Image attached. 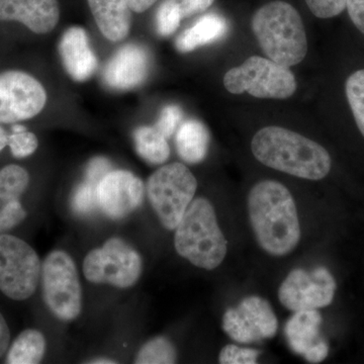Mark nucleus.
I'll return each instance as SVG.
<instances>
[{"label":"nucleus","instance_id":"obj_1","mask_svg":"<svg viewBox=\"0 0 364 364\" xmlns=\"http://www.w3.org/2000/svg\"><path fill=\"white\" fill-rule=\"evenodd\" d=\"M251 226L260 247L273 256H286L298 246L301 226L289 189L274 181H262L248 196Z\"/></svg>","mask_w":364,"mask_h":364},{"label":"nucleus","instance_id":"obj_2","mask_svg":"<svg viewBox=\"0 0 364 364\" xmlns=\"http://www.w3.org/2000/svg\"><path fill=\"white\" fill-rule=\"evenodd\" d=\"M251 150L265 166L299 178L320 181L331 170V157L324 147L280 127H265L258 131Z\"/></svg>","mask_w":364,"mask_h":364},{"label":"nucleus","instance_id":"obj_3","mask_svg":"<svg viewBox=\"0 0 364 364\" xmlns=\"http://www.w3.org/2000/svg\"><path fill=\"white\" fill-rule=\"evenodd\" d=\"M254 35L263 53L280 65L301 63L308 53L305 26L294 6L284 1H272L254 14Z\"/></svg>","mask_w":364,"mask_h":364},{"label":"nucleus","instance_id":"obj_4","mask_svg":"<svg viewBox=\"0 0 364 364\" xmlns=\"http://www.w3.org/2000/svg\"><path fill=\"white\" fill-rule=\"evenodd\" d=\"M174 245L181 257L203 269H215L225 259L228 242L207 198H196L188 205L177 225Z\"/></svg>","mask_w":364,"mask_h":364},{"label":"nucleus","instance_id":"obj_5","mask_svg":"<svg viewBox=\"0 0 364 364\" xmlns=\"http://www.w3.org/2000/svg\"><path fill=\"white\" fill-rule=\"evenodd\" d=\"M196 188L195 176L181 163L164 165L149 177L148 198L165 229H176L195 198Z\"/></svg>","mask_w":364,"mask_h":364},{"label":"nucleus","instance_id":"obj_6","mask_svg":"<svg viewBox=\"0 0 364 364\" xmlns=\"http://www.w3.org/2000/svg\"><path fill=\"white\" fill-rule=\"evenodd\" d=\"M224 86L232 95L248 92L254 97L284 100L296 92V80L289 67L252 56L227 72Z\"/></svg>","mask_w":364,"mask_h":364},{"label":"nucleus","instance_id":"obj_7","mask_svg":"<svg viewBox=\"0 0 364 364\" xmlns=\"http://www.w3.org/2000/svg\"><path fill=\"white\" fill-rule=\"evenodd\" d=\"M43 296L55 317L65 322L75 320L82 309V293L77 268L64 251H53L42 267Z\"/></svg>","mask_w":364,"mask_h":364},{"label":"nucleus","instance_id":"obj_8","mask_svg":"<svg viewBox=\"0 0 364 364\" xmlns=\"http://www.w3.org/2000/svg\"><path fill=\"white\" fill-rule=\"evenodd\" d=\"M140 254L119 238H111L93 249L83 262L85 279L92 284H109L117 289L135 286L142 273Z\"/></svg>","mask_w":364,"mask_h":364},{"label":"nucleus","instance_id":"obj_9","mask_svg":"<svg viewBox=\"0 0 364 364\" xmlns=\"http://www.w3.org/2000/svg\"><path fill=\"white\" fill-rule=\"evenodd\" d=\"M39 256L26 242L0 234V291L14 301H25L39 284Z\"/></svg>","mask_w":364,"mask_h":364},{"label":"nucleus","instance_id":"obj_10","mask_svg":"<svg viewBox=\"0 0 364 364\" xmlns=\"http://www.w3.org/2000/svg\"><path fill=\"white\" fill-rule=\"evenodd\" d=\"M336 282L329 270L318 267L312 272L291 270L279 289L280 303L291 312L318 310L334 299Z\"/></svg>","mask_w":364,"mask_h":364},{"label":"nucleus","instance_id":"obj_11","mask_svg":"<svg viewBox=\"0 0 364 364\" xmlns=\"http://www.w3.org/2000/svg\"><path fill=\"white\" fill-rule=\"evenodd\" d=\"M47 102L43 85L30 74H0V124L18 123L39 114Z\"/></svg>","mask_w":364,"mask_h":364},{"label":"nucleus","instance_id":"obj_12","mask_svg":"<svg viewBox=\"0 0 364 364\" xmlns=\"http://www.w3.org/2000/svg\"><path fill=\"white\" fill-rule=\"evenodd\" d=\"M279 327L277 316L267 299L247 296L236 308L227 309L223 329L235 342L255 343L275 336Z\"/></svg>","mask_w":364,"mask_h":364},{"label":"nucleus","instance_id":"obj_13","mask_svg":"<svg viewBox=\"0 0 364 364\" xmlns=\"http://www.w3.org/2000/svg\"><path fill=\"white\" fill-rule=\"evenodd\" d=\"M144 198L142 181L126 170H114L97 186L98 205L112 219H122L140 207Z\"/></svg>","mask_w":364,"mask_h":364},{"label":"nucleus","instance_id":"obj_14","mask_svg":"<svg viewBox=\"0 0 364 364\" xmlns=\"http://www.w3.org/2000/svg\"><path fill=\"white\" fill-rule=\"evenodd\" d=\"M322 316L317 310L298 311L289 318L284 335L289 348L308 363H322L329 353V346L320 336Z\"/></svg>","mask_w":364,"mask_h":364},{"label":"nucleus","instance_id":"obj_15","mask_svg":"<svg viewBox=\"0 0 364 364\" xmlns=\"http://www.w3.org/2000/svg\"><path fill=\"white\" fill-rule=\"evenodd\" d=\"M150 65V55L145 48L136 44L124 46L105 66V85L117 90H133L148 77Z\"/></svg>","mask_w":364,"mask_h":364},{"label":"nucleus","instance_id":"obj_16","mask_svg":"<svg viewBox=\"0 0 364 364\" xmlns=\"http://www.w3.org/2000/svg\"><path fill=\"white\" fill-rule=\"evenodd\" d=\"M59 18L57 0H0V21H18L36 33L52 32Z\"/></svg>","mask_w":364,"mask_h":364},{"label":"nucleus","instance_id":"obj_17","mask_svg":"<svg viewBox=\"0 0 364 364\" xmlns=\"http://www.w3.org/2000/svg\"><path fill=\"white\" fill-rule=\"evenodd\" d=\"M30 177L23 167L9 165L0 170V234L18 226L26 212L20 203Z\"/></svg>","mask_w":364,"mask_h":364},{"label":"nucleus","instance_id":"obj_18","mask_svg":"<svg viewBox=\"0 0 364 364\" xmlns=\"http://www.w3.org/2000/svg\"><path fill=\"white\" fill-rule=\"evenodd\" d=\"M59 53L64 68L73 80L82 82L97 70V56L91 49L87 33L79 26H72L63 33Z\"/></svg>","mask_w":364,"mask_h":364},{"label":"nucleus","instance_id":"obj_19","mask_svg":"<svg viewBox=\"0 0 364 364\" xmlns=\"http://www.w3.org/2000/svg\"><path fill=\"white\" fill-rule=\"evenodd\" d=\"M95 23L112 42H121L131 30L132 9L127 0H87Z\"/></svg>","mask_w":364,"mask_h":364},{"label":"nucleus","instance_id":"obj_20","mask_svg":"<svg viewBox=\"0 0 364 364\" xmlns=\"http://www.w3.org/2000/svg\"><path fill=\"white\" fill-rule=\"evenodd\" d=\"M229 25L224 16L208 14L196 21L176 39V47L181 53H188L220 41L227 35Z\"/></svg>","mask_w":364,"mask_h":364},{"label":"nucleus","instance_id":"obj_21","mask_svg":"<svg viewBox=\"0 0 364 364\" xmlns=\"http://www.w3.org/2000/svg\"><path fill=\"white\" fill-rule=\"evenodd\" d=\"M210 139L207 127L202 122L188 119L177 130V153L183 161L189 164H198L207 156Z\"/></svg>","mask_w":364,"mask_h":364},{"label":"nucleus","instance_id":"obj_22","mask_svg":"<svg viewBox=\"0 0 364 364\" xmlns=\"http://www.w3.org/2000/svg\"><path fill=\"white\" fill-rule=\"evenodd\" d=\"M46 340L44 335L37 330L28 329L14 340L7 354L6 363L36 364L44 358Z\"/></svg>","mask_w":364,"mask_h":364},{"label":"nucleus","instance_id":"obj_23","mask_svg":"<svg viewBox=\"0 0 364 364\" xmlns=\"http://www.w3.org/2000/svg\"><path fill=\"white\" fill-rule=\"evenodd\" d=\"M136 152L150 164L166 162L170 149L166 138L155 127H140L134 133Z\"/></svg>","mask_w":364,"mask_h":364},{"label":"nucleus","instance_id":"obj_24","mask_svg":"<svg viewBox=\"0 0 364 364\" xmlns=\"http://www.w3.org/2000/svg\"><path fill=\"white\" fill-rule=\"evenodd\" d=\"M176 350L171 342L165 337H156L140 349L135 363L170 364L176 363Z\"/></svg>","mask_w":364,"mask_h":364},{"label":"nucleus","instance_id":"obj_25","mask_svg":"<svg viewBox=\"0 0 364 364\" xmlns=\"http://www.w3.org/2000/svg\"><path fill=\"white\" fill-rule=\"evenodd\" d=\"M345 90L356 124L364 136V69L349 76Z\"/></svg>","mask_w":364,"mask_h":364},{"label":"nucleus","instance_id":"obj_26","mask_svg":"<svg viewBox=\"0 0 364 364\" xmlns=\"http://www.w3.org/2000/svg\"><path fill=\"white\" fill-rule=\"evenodd\" d=\"M72 208L79 215H90L100 207L97 200V186L85 181L74 191L71 200Z\"/></svg>","mask_w":364,"mask_h":364},{"label":"nucleus","instance_id":"obj_27","mask_svg":"<svg viewBox=\"0 0 364 364\" xmlns=\"http://www.w3.org/2000/svg\"><path fill=\"white\" fill-rule=\"evenodd\" d=\"M182 18L176 7L170 0H165L158 7L156 13V30L161 37H169L176 33Z\"/></svg>","mask_w":364,"mask_h":364},{"label":"nucleus","instance_id":"obj_28","mask_svg":"<svg viewBox=\"0 0 364 364\" xmlns=\"http://www.w3.org/2000/svg\"><path fill=\"white\" fill-rule=\"evenodd\" d=\"M38 145L39 142L35 134L26 130L14 132L13 135L9 136L11 153L18 159L31 156L37 150Z\"/></svg>","mask_w":364,"mask_h":364},{"label":"nucleus","instance_id":"obj_29","mask_svg":"<svg viewBox=\"0 0 364 364\" xmlns=\"http://www.w3.org/2000/svg\"><path fill=\"white\" fill-rule=\"evenodd\" d=\"M259 355L260 351L256 349L230 344L220 352L219 361L222 364H255Z\"/></svg>","mask_w":364,"mask_h":364},{"label":"nucleus","instance_id":"obj_30","mask_svg":"<svg viewBox=\"0 0 364 364\" xmlns=\"http://www.w3.org/2000/svg\"><path fill=\"white\" fill-rule=\"evenodd\" d=\"M183 112L181 107L177 105H170L165 107L160 112L159 119H158L155 128L162 134L165 138H170L173 135L174 132L178 128L181 124Z\"/></svg>","mask_w":364,"mask_h":364},{"label":"nucleus","instance_id":"obj_31","mask_svg":"<svg viewBox=\"0 0 364 364\" xmlns=\"http://www.w3.org/2000/svg\"><path fill=\"white\" fill-rule=\"evenodd\" d=\"M306 4L314 16L320 18H330L343 13L347 0H306Z\"/></svg>","mask_w":364,"mask_h":364},{"label":"nucleus","instance_id":"obj_32","mask_svg":"<svg viewBox=\"0 0 364 364\" xmlns=\"http://www.w3.org/2000/svg\"><path fill=\"white\" fill-rule=\"evenodd\" d=\"M112 171V163L104 157L93 158L86 168L85 181L98 186L107 173Z\"/></svg>","mask_w":364,"mask_h":364},{"label":"nucleus","instance_id":"obj_33","mask_svg":"<svg viewBox=\"0 0 364 364\" xmlns=\"http://www.w3.org/2000/svg\"><path fill=\"white\" fill-rule=\"evenodd\" d=\"M176 7L182 20L193 14L203 13L212 6L215 0H170Z\"/></svg>","mask_w":364,"mask_h":364},{"label":"nucleus","instance_id":"obj_34","mask_svg":"<svg viewBox=\"0 0 364 364\" xmlns=\"http://www.w3.org/2000/svg\"><path fill=\"white\" fill-rule=\"evenodd\" d=\"M346 9L352 23L364 35V0H347Z\"/></svg>","mask_w":364,"mask_h":364},{"label":"nucleus","instance_id":"obj_35","mask_svg":"<svg viewBox=\"0 0 364 364\" xmlns=\"http://www.w3.org/2000/svg\"><path fill=\"white\" fill-rule=\"evenodd\" d=\"M9 340H11V332L6 318L0 314V358L6 354L9 348Z\"/></svg>","mask_w":364,"mask_h":364},{"label":"nucleus","instance_id":"obj_36","mask_svg":"<svg viewBox=\"0 0 364 364\" xmlns=\"http://www.w3.org/2000/svg\"><path fill=\"white\" fill-rule=\"evenodd\" d=\"M132 11L141 14L149 9L157 0H127Z\"/></svg>","mask_w":364,"mask_h":364},{"label":"nucleus","instance_id":"obj_37","mask_svg":"<svg viewBox=\"0 0 364 364\" xmlns=\"http://www.w3.org/2000/svg\"><path fill=\"white\" fill-rule=\"evenodd\" d=\"M9 145V136L6 135V131L0 127V151L6 148Z\"/></svg>","mask_w":364,"mask_h":364},{"label":"nucleus","instance_id":"obj_38","mask_svg":"<svg viewBox=\"0 0 364 364\" xmlns=\"http://www.w3.org/2000/svg\"><path fill=\"white\" fill-rule=\"evenodd\" d=\"M90 363H95V364H107V363H116V361L112 360V359H107V358H98L95 359L93 361H90Z\"/></svg>","mask_w":364,"mask_h":364}]
</instances>
